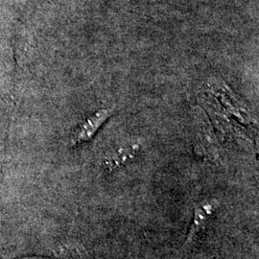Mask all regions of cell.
<instances>
[{
  "mask_svg": "<svg viewBox=\"0 0 259 259\" xmlns=\"http://www.w3.org/2000/svg\"><path fill=\"white\" fill-rule=\"evenodd\" d=\"M211 214H212V208H211L210 204H205L202 207H199L196 209L193 227L191 228L192 230L189 233L188 240L185 244L188 245L191 241H194L197 238L198 233H200L202 230H204V225Z\"/></svg>",
  "mask_w": 259,
  "mask_h": 259,
  "instance_id": "3",
  "label": "cell"
},
{
  "mask_svg": "<svg viewBox=\"0 0 259 259\" xmlns=\"http://www.w3.org/2000/svg\"><path fill=\"white\" fill-rule=\"evenodd\" d=\"M108 117V111H100L93 116L88 118L83 124L76 130L71 138V143L73 145L80 144L88 141L93 138L96 131L102 125L103 122Z\"/></svg>",
  "mask_w": 259,
  "mask_h": 259,
  "instance_id": "1",
  "label": "cell"
},
{
  "mask_svg": "<svg viewBox=\"0 0 259 259\" xmlns=\"http://www.w3.org/2000/svg\"><path fill=\"white\" fill-rule=\"evenodd\" d=\"M57 259H94L93 254L82 244H64L50 251Z\"/></svg>",
  "mask_w": 259,
  "mask_h": 259,
  "instance_id": "2",
  "label": "cell"
}]
</instances>
